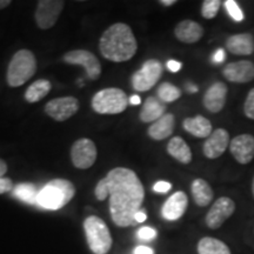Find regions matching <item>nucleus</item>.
<instances>
[{
    "instance_id": "obj_40",
    "label": "nucleus",
    "mask_w": 254,
    "mask_h": 254,
    "mask_svg": "<svg viewBox=\"0 0 254 254\" xmlns=\"http://www.w3.org/2000/svg\"><path fill=\"white\" fill-rule=\"evenodd\" d=\"M186 90L189 93H195V92H198V86L192 82H189V84H186Z\"/></svg>"
},
{
    "instance_id": "obj_4",
    "label": "nucleus",
    "mask_w": 254,
    "mask_h": 254,
    "mask_svg": "<svg viewBox=\"0 0 254 254\" xmlns=\"http://www.w3.org/2000/svg\"><path fill=\"white\" fill-rule=\"evenodd\" d=\"M37 60L30 50H20L12 57L7 68L9 86L19 87L36 74Z\"/></svg>"
},
{
    "instance_id": "obj_10",
    "label": "nucleus",
    "mask_w": 254,
    "mask_h": 254,
    "mask_svg": "<svg viewBox=\"0 0 254 254\" xmlns=\"http://www.w3.org/2000/svg\"><path fill=\"white\" fill-rule=\"evenodd\" d=\"M71 160L80 170H87L97 160V146L91 139L81 138L72 145Z\"/></svg>"
},
{
    "instance_id": "obj_44",
    "label": "nucleus",
    "mask_w": 254,
    "mask_h": 254,
    "mask_svg": "<svg viewBox=\"0 0 254 254\" xmlns=\"http://www.w3.org/2000/svg\"><path fill=\"white\" fill-rule=\"evenodd\" d=\"M252 193H253V196H254V177H253V180H252Z\"/></svg>"
},
{
    "instance_id": "obj_20",
    "label": "nucleus",
    "mask_w": 254,
    "mask_h": 254,
    "mask_svg": "<svg viewBox=\"0 0 254 254\" xmlns=\"http://www.w3.org/2000/svg\"><path fill=\"white\" fill-rule=\"evenodd\" d=\"M174 126H176V118H174V116L172 113H166L148 127L147 133L150 138L153 139V140H164V139L172 135Z\"/></svg>"
},
{
    "instance_id": "obj_31",
    "label": "nucleus",
    "mask_w": 254,
    "mask_h": 254,
    "mask_svg": "<svg viewBox=\"0 0 254 254\" xmlns=\"http://www.w3.org/2000/svg\"><path fill=\"white\" fill-rule=\"evenodd\" d=\"M244 113L249 119L254 120V87L247 94L244 104Z\"/></svg>"
},
{
    "instance_id": "obj_9",
    "label": "nucleus",
    "mask_w": 254,
    "mask_h": 254,
    "mask_svg": "<svg viewBox=\"0 0 254 254\" xmlns=\"http://www.w3.org/2000/svg\"><path fill=\"white\" fill-rule=\"evenodd\" d=\"M236 212V202L228 196H220L215 200L205 217V222L211 230H218Z\"/></svg>"
},
{
    "instance_id": "obj_8",
    "label": "nucleus",
    "mask_w": 254,
    "mask_h": 254,
    "mask_svg": "<svg viewBox=\"0 0 254 254\" xmlns=\"http://www.w3.org/2000/svg\"><path fill=\"white\" fill-rule=\"evenodd\" d=\"M64 62L69 65L82 66L91 80H97L101 74V64L93 53L86 50L68 51L64 56Z\"/></svg>"
},
{
    "instance_id": "obj_23",
    "label": "nucleus",
    "mask_w": 254,
    "mask_h": 254,
    "mask_svg": "<svg viewBox=\"0 0 254 254\" xmlns=\"http://www.w3.org/2000/svg\"><path fill=\"white\" fill-rule=\"evenodd\" d=\"M167 152L171 157L182 164H190L192 161V151L187 142L180 136H173L167 144Z\"/></svg>"
},
{
    "instance_id": "obj_42",
    "label": "nucleus",
    "mask_w": 254,
    "mask_h": 254,
    "mask_svg": "<svg viewBox=\"0 0 254 254\" xmlns=\"http://www.w3.org/2000/svg\"><path fill=\"white\" fill-rule=\"evenodd\" d=\"M177 2V0H160V4L164 6H172Z\"/></svg>"
},
{
    "instance_id": "obj_26",
    "label": "nucleus",
    "mask_w": 254,
    "mask_h": 254,
    "mask_svg": "<svg viewBox=\"0 0 254 254\" xmlns=\"http://www.w3.org/2000/svg\"><path fill=\"white\" fill-rule=\"evenodd\" d=\"M51 88H52V84L46 79H39V80L34 81L27 91L25 92V99L27 103H38L43 98H45L47 94L50 93Z\"/></svg>"
},
{
    "instance_id": "obj_34",
    "label": "nucleus",
    "mask_w": 254,
    "mask_h": 254,
    "mask_svg": "<svg viewBox=\"0 0 254 254\" xmlns=\"http://www.w3.org/2000/svg\"><path fill=\"white\" fill-rule=\"evenodd\" d=\"M171 187H172V185L168 182H158L154 184L153 190L157 193H166L171 190Z\"/></svg>"
},
{
    "instance_id": "obj_14",
    "label": "nucleus",
    "mask_w": 254,
    "mask_h": 254,
    "mask_svg": "<svg viewBox=\"0 0 254 254\" xmlns=\"http://www.w3.org/2000/svg\"><path fill=\"white\" fill-rule=\"evenodd\" d=\"M230 151L239 164H250L254 158V136L246 133L234 136L230 142Z\"/></svg>"
},
{
    "instance_id": "obj_13",
    "label": "nucleus",
    "mask_w": 254,
    "mask_h": 254,
    "mask_svg": "<svg viewBox=\"0 0 254 254\" xmlns=\"http://www.w3.org/2000/svg\"><path fill=\"white\" fill-rule=\"evenodd\" d=\"M222 75L231 82L246 84L254 79V64L251 60L230 63L222 68Z\"/></svg>"
},
{
    "instance_id": "obj_3",
    "label": "nucleus",
    "mask_w": 254,
    "mask_h": 254,
    "mask_svg": "<svg viewBox=\"0 0 254 254\" xmlns=\"http://www.w3.org/2000/svg\"><path fill=\"white\" fill-rule=\"evenodd\" d=\"M75 194L74 185L66 179H53L38 193L37 204L47 209H59Z\"/></svg>"
},
{
    "instance_id": "obj_25",
    "label": "nucleus",
    "mask_w": 254,
    "mask_h": 254,
    "mask_svg": "<svg viewBox=\"0 0 254 254\" xmlns=\"http://www.w3.org/2000/svg\"><path fill=\"white\" fill-rule=\"evenodd\" d=\"M198 254H232L230 247L217 238L205 237L198 243Z\"/></svg>"
},
{
    "instance_id": "obj_6",
    "label": "nucleus",
    "mask_w": 254,
    "mask_h": 254,
    "mask_svg": "<svg viewBox=\"0 0 254 254\" xmlns=\"http://www.w3.org/2000/svg\"><path fill=\"white\" fill-rule=\"evenodd\" d=\"M129 99L123 90L117 87L104 88L94 94L92 109L99 114H119L128 106Z\"/></svg>"
},
{
    "instance_id": "obj_37",
    "label": "nucleus",
    "mask_w": 254,
    "mask_h": 254,
    "mask_svg": "<svg viewBox=\"0 0 254 254\" xmlns=\"http://www.w3.org/2000/svg\"><path fill=\"white\" fill-rule=\"evenodd\" d=\"M134 254H154L153 250L146 246H138L134 250Z\"/></svg>"
},
{
    "instance_id": "obj_28",
    "label": "nucleus",
    "mask_w": 254,
    "mask_h": 254,
    "mask_svg": "<svg viewBox=\"0 0 254 254\" xmlns=\"http://www.w3.org/2000/svg\"><path fill=\"white\" fill-rule=\"evenodd\" d=\"M182 97L179 87L174 86L171 82H163L158 88V98L163 103H173Z\"/></svg>"
},
{
    "instance_id": "obj_17",
    "label": "nucleus",
    "mask_w": 254,
    "mask_h": 254,
    "mask_svg": "<svg viewBox=\"0 0 254 254\" xmlns=\"http://www.w3.org/2000/svg\"><path fill=\"white\" fill-rule=\"evenodd\" d=\"M189 206V199L185 193L178 190L168 198L161 208V214L168 221H176L180 219L186 212Z\"/></svg>"
},
{
    "instance_id": "obj_15",
    "label": "nucleus",
    "mask_w": 254,
    "mask_h": 254,
    "mask_svg": "<svg viewBox=\"0 0 254 254\" xmlns=\"http://www.w3.org/2000/svg\"><path fill=\"white\" fill-rule=\"evenodd\" d=\"M230 133L225 128H217L206 139L202 152L208 159H218L230 147Z\"/></svg>"
},
{
    "instance_id": "obj_22",
    "label": "nucleus",
    "mask_w": 254,
    "mask_h": 254,
    "mask_svg": "<svg viewBox=\"0 0 254 254\" xmlns=\"http://www.w3.org/2000/svg\"><path fill=\"white\" fill-rule=\"evenodd\" d=\"M166 112V106L160 99L154 97H150L146 99L142 105V109L139 114V118L142 123H154L161 117L165 116Z\"/></svg>"
},
{
    "instance_id": "obj_29",
    "label": "nucleus",
    "mask_w": 254,
    "mask_h": 254,
    "mask_svg": "<svg viewBox=\"0 0 254 254\" xmlns=\"http://www.w3.org/2000/svg\"><path fill=\"white\" fill-rule=\"evenodd\" d=\"M220 6V0H205L201 6V15L205 19H213L217 17Z\"/></svg>"
},
{
    "instance_id": "obj_16",
    "label": "nucleus",
    "mask_w": 254,
    "mask_h": 254,
    "mask_svg": "<svg viewBox=\"0 0 254 254\" xmlns=\"http://www.w3.org/2000/svg\"><path fill=\"white\" fill-rule=\"evenodd\" d=\"M227 98V86L225 82L217 81L206 91L202 99L205 109L209 113H219L224 109Z\"/></svg>"
},
{
    "instance_id": "obj_32",
    "label": "nucleus",
    "mask_w": 254,
    "mask_h": 254,
    "mask_svg": "<svg viewBox=\"0 0 254 254\" xmlns=\"http://www.w3.org/2000/svg\"><path fill=\"white\" fill-rule=\"evenodd\" d=\"M157 237V231L151 227H142L138 231V238L141 240H153Z\"/></svg>"
},
{
    "instance_id": "obj_1",
    "label": "nucleus",
    "mask_w": 254,
    "mask_h": 254,
    "mask_svg": "<svg viewBox=\"0 0 254 254\" xmlns=\"http://www.w3.org/2000/svg\"><path fill=\"white\" fill-rule=\"evenodd\" d=\"M94 194L100 201L110 196V212L114 224L128 227L135 224L134 215L140 211L145 190L135 172L126 167H116L99 180Z\"/></svg>"
},
{
    "instance_id": "obj_19",
    "label": "nucleus",
    "mask_w": 254,
    "mask_h": 254,
    "mask_svg": "<svg viewBox=\"0 0 254 254\" xmlns=\"http://www.w3.org/2000/svg\"><path fill=\"white\" fill-rule=\"evenodd\" d=\"M226 49L234 56H250L254 52V38L250 33L234 34L226 40Z\"/></svg>"
},
{
    "instance_id": "obj_43",
    "label": "nucleus",
    "mask_w": 254,
    "mask_h": 254,
    "mask_svg": "<svg viewBox=\"0 0 254 254\" xmlns=\"http://www.w3.org/2000/svg\"><path fill=\"white\" fill-rule=\"evenodd\" d=\"M8 5H11V0H0V9L7 7Z\"/></svg>"
},
{
    "instance_id": "obj_7",
    "label": "nucleus",
    "mask_w": 254,
    "mask_h": 254,
    "mask_svg": "<svg viewBox=\"0 0 254 254\" xmlns=\"http://www.w3.org/2000/svg\"><path fill=\"white\" fill-rule=\"evenodd\" d=\"M163 74V65L157 59L144 63L141 68L132 75V86L135 91L146 92L157 85Z\"/></svg>"
},
{
    "instance_id": "obj_24",
    "label": "nucleus",
    "mask_w": 254,
    "mask_h": 254,
    "mask_svg": "<svg viewBox=\"0 0 254 254\" xmlns=\"http://www.w3.org/2000/svg\"><path fill=\"white\" fill-rule=\"evenodd\" d=\"M192 195L194 199V202L200 207H206L213 200L214 193L209 184L204 179H195L192 183Z\"/></svg>"
},
{
    "instance_id": "obj_30",
    "label": "nucleus",
    "mask_w": 254,
    "mask_h": 254,
    "mask_svg": "<svg viewBox=\"0 0 254 254\" xmlns=\"http://www.w3.org/2000/svg\"><path fill=\"white\" fill-rule=\"evenodd\" d=\"M224 5L226 11L228 12V14H230V17L233 19L234 21L240 23V21H243L244 19H245V14L241 11L240 6L238 5L237 1H234V0H226V1L224 2Z\"/></svg>"
},
{
    "instance_id": "obj_21",
    "label": "nucleus",
    "mask_w": 254,
    "mask_h": 254,
    "mask_svg": "<svg viewBox=\"0 0 254 254\" xmlns=\"http://www.w3.org/2000/svg\"><path fill=\"white\" fill-rule=\"evenodd\" d=\"M183 127L186 132L196 138L207 139L213 132V126L207 118L202 116H195L186 118L183 123Z\"/></svg>"
},
{
    "instance_id": "obj_11",
    "label": "nucleus",
    "mask_w": 254,
    "mask_h": 254,
    "mask_svg": "<svg viewBox=\"0 0 254 254\" xmlns=\"http://www.w3.org/2000/svg\"><path fill=\"white\" fill-rule=\"evenodd\" d=\"M65 1L62 0H40L38 2L36 17L37 25L41 30H49L53 27L63 12Z\"/></svg>"
},
{
    "instance_id": "obj_36",
    "label": "nucleus",
    "mask_w": 254,
    "mask_h": 254,
    "mask_svg": "<svg viewBox=\"0 0 254 254\" xmlns=\"http://www.w3.org/2000/svg\"><path fill=\"white\" fill-rule=\"evenodd\" d=\"M225 59H226V52H225V50L222 49L217 50V52L213 55V62L217 64H220L224 62Z\"/></svg>"
},
{
    "instance_id": "obj_41",
    "label": "nucleus",
    "mask_w": 254,
    "mask_h": 254,
    "mask_svg": "<svg viewBox=\"0 0 254 254\" xmlns=\"http://www.w3.org/2000/svg\"><path fill=\"white\" fill-rule=\"evenodd\" d=\"M140 103H141V98L139 97V95L134 94V95H132L131 98H129V104H132V105H139Z\"/></svg>"
},
{
    "instance_id": "obj_5",
    "label": "nucleus",
    "mask_w": 254,
    "mask_h": 254,
    "mask_svg": "<svg viewBox=\"0 0 254 254\" xmlns=\"http://www.w3.org/2000/svg\"><path fill=\"white\" fill-rule=\"evenodd\" d=\"M88 247L95 254H106L112 247V237L104 220L91 215L84 221Z\"/></svg>"
},
{
    "instance_id": "obj_33",
    "label": "nucleus",
    "mask_w": 254,
    "mask_h": 254,
    "mask_svg": "<svg viewBox=\"0 0 254 254\" xmlns=\"http://www.w3.org/2000/svg\"><path fill=\"white\" fill-rule=\"evenodd\" d=\"M13 189V183H12L11 179H8V178H0V194L7 193Z\"/></svg>"
},
{
    "instance_id": "obj_35",
    "label": "nucleus",
    "mask_w": 254,
    "mask_h": 254,
    "mask_svg": "<svg viewBox=\"0 0 254 254\" xmlns=\"http://www.w3.org/2000/svg\"><path fill=\"white\" fill-rule=\"evenodd\" d=\"M166 66L171 72L176 73V72H179L180 68H182V63L178 62V60H168Z\"/></svg>"
},
{
    "instance_id": "obj_38",
    "label": "nucleus",
    "mask_w": 254,
    "mask_h": 254,
    "mask_svg": "<svg viewBox=\"0 0 254 254\" xmlns=\"http://www.w3.org/2000/svg\"><path fill=\"white\" fill-rule=\"evenodd\" d=\"M146 218H147V214H146V212L144 209H140L139 212H136V214L134 215V222H144L146 220Z\"/></svg>"
},
{
    "instance_id": "obj_2",
    "label": "nucleus",
    "mask_w": 254,
    "mask_h": 254,
    "mask_svg": "<svg viewBox=\"0 0 254 254\" xmlns=\"http://www.w3.org/2000/svg\"><path fill=\"white\" fill-rule=\"evenodd\" d=\"M104 58L113 63L132 59L138 50V43L132 28L125 23H116L104 32L99 41Z\"/></svg>"
},
{
    "instance_id": "obj_39",
    "label": "nucleus",
    "mask_w": 254,
    "mask_h": 254,
    "mask_svg": "<svg viewBox=\"0 0 254 254\" xmlns=\"http://www.w3.org/2000/svg\"><path fill=\"white\" fill-rule=\"evenodd\" d=\"M7 172V165L4 160L0 159V178H4V174Z\"/></svg>"
},
{
    "instance_id": "obj_27",
    "label": "nucleus",
    "mask_w": 254,
    "mask_h": 254,
    "mask_svg": "<svg viewBox=\"0 0 254 254\" xmlns=\"http://www.w3.org/2000/svg\"><path fill=\"white\" fill-rule=\"evenodd\" d=\"M37 189L32 184H19L13 189V194L27 204H37Z\"/></svg>"
},
{
    "instance_id": "obj_12",
    "label": "nucleus",
    "mask_w": 254,
    "mask_h": 254,
    "mask_svg": "<svg viewBox=\"0 0 254 254\" xmlns=\"http://www.w3.org/2000/svg\"><path fill=\"white\" fill-rule=\"evenodd\" d=\"M79 110V100L74 97L56 98L45 105V112L57 122H65L72 118Z\"/></svg>"
},
{
    "instance_id": "obj_18",
    "label": "nucleus",
    "mask_w": 254,
    "mask_h": 254,
    "mask_svg": "<svg viewBox=\"0 0 254 254\" xmlns=\"http://www.w3.org/2000/svg\"><path fill=\"white\" fill-rule=\"evenodd\" d=\"M174 36L185 44H194L204 36V28L193 20H183L174 28Z\"/></svg>"
}]
</instances>
